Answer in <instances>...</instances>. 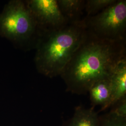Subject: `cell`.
Returning <instances> with one entry per match:
<instances>
[{
    "mask_svg": "<svg viewBox=\"0 0 126 126\" xmlns=\"http://www.w3.org/2000/svg\"><path fill=\"white\" fill-rule=\"evenodd\" d=\"M83 22L87 30L102 39H125L126 0H117L100 12L86 16Z\"/></svg>",
    "mask_w": 126,
    "mask_h": 126,
    "instance_id": "277c9868",
    "label": "cell"
},
{
    "mask_svg": "<svg viewBox=\"0 0 126 126\" xmlns=\"http://www.w3.org/2000/svg\"><path fill=\"white\" fill-rule=\"evenodd\" d=\"M64 126H100V116L94 108L79 106Z\"/></svg>",
    "mask_w": 126,
    "mask_h": 126,
    "instance_id": "ba28073f",
    "label": "cell"
},
{
    "mask_svg": "<svg viewBox=\"0 0 126 126\" xmlns=\"http://www.w3.org/2000/svg\"><path fill=\"white\" fill-rule=\"evenodd\" d=\"M111 110L116 114L126 118V98H125L117 102L113 106Z\"/></svg>",
    "mask_w": 126,
    "mask_h": 126,
    "instance_id": "7c38bea8",
    "label": "cell"
},
{
    "mask_svg": "<svg viewBox=\"0 0 126 126\" xmlns=\"http://www.w3.org/2000/svg\"><path fill=\"white\" fill-rule=\"evenodd\" d=\"M86 30L84 40L60 74L67 91L77 94H86L95 82L110 77L126 58L125 39H102Z\"/></svg>",
    "mask_w": 126,
    "mask_h": 126,
    "instance_id": "6da1fadb",
    "label": "cell"
},
{
    "mask_svg": "<svg viewBox=\"0 0 126 126\" xmlns=\"http://www.w3.org/2000/svg\"><path fill=\"white\" fill-rule=\"evenodd\" d=\"M57 1L59 9L68 23L80 21L79 17L85 9V0H58Z\"/></svg>",
    "mask_w": 126,
    "mask_h": 126,
    "instance_id": "9c48e42d",
    "label": "cell"
},
{
    "mask_svg": "<svg viewBox=\"0 0 126 126\" xmlns=\"http://www.w3.org/2000/svg\"><path fill=\"white\" fill-rule=\"evenodd\" d=\"M117 0H87L85 1V9L87 16H93L100 12Z\"/></svg>",
    "mask_w": 126,
    "mask_h": 126,
    "instance_id": "30bf717a",
    "label": "cell"
},
{
    "mask_svg": "<svg viewBox=\"0 0 126 126\" xmlns=\"http://www.w3.org/2000/svg\"><path fill=\"white\" fill-rule=\"evenodd\" d=\"M88 93L93 108L100 106V111L108 109L112 96L110 77L95 82L90 87Z\"/></svg>",
    "mask_w": 126,
    "mask_h": 126,
    "instance_id": "8992f818",
    "label": "cell"
},
{
    "mask_svg": "<svg viewBox=\"0 0 126 126\" xmlns=\"http://www.w3.org/2000/svg\"><path fill=\"white\" fill-rule=\"evenodd\" d=\"M100 126H126V118L120 116L112 110L100 116Z\"/></svg>",
    "mask_w": 126,
    "mask_h": 126,
    "instance_id": "8fae6325",
    "label": "cell"
},
{
    "mask_svg": "<svg viewBox=\"0 0 126 126\" xmlns=\"http://www.w3.org/2000/svg\"><path fill=\"white\" fill-rule=\"evenodd\" d=\"M37 28L44 33L66 24L67 21L59 9L57 0H31L26 2Z\"/></svg>",
    "mask_w": 126,
    "mask_h": 126,
    "instance_id": "5b68a950",
    "label": "cell"
},
{
    "mask_svg": "<svg viewBox=\"0 0 126 126\" xmlns=\"http://www.w3.org/2000/svg\"><path fill=\"white\" fill-rule=\"evenodd\" d=\"M37 26L26 4L21 0L9 2L0 14V36L24 42L34 36Z\"/></svg>",
    "mask_w": 126,
    "mask_h": 126,
    "instance_id": "3957f363",
    "label": "cell"
},
{
    "mask_svg": "<svg viewBox=\"0 0 126 126\" xmlns=\"http://www.w3.org/2000/svg\"><path fill=\"white\" fill-rule=\"evenodd\" d=\"M86 31L82 20L43 33L35 58L38 72L49 78L60 75L84 40Z\"/></svg>",
    "mask_w": 126,
    "mask_h": 126,
    "instance_id": "7a4b0ae2",
    "label": "cell"
},
{
    "mask_svg": "<svg viewBox=\"0 0 126 126\" xmlns=\"http://www.w3.org/2000/svg\"><path fill=\"white\" fill-rule=\"evenodd\" d=\"M112 96L108 108L126 98V58L118 63L110 76Z\"/></svg>",
    "mask_w": 126,
    "mask_h": 126,
    "instance_id": "52a82bcc",
    "label": "cell"
}]
</instances>
